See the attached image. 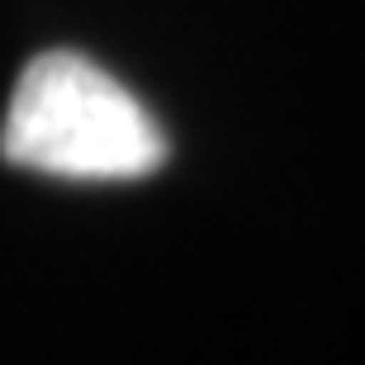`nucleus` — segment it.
<instances>
[{
    "mask_svg": "<svg viewBox=\"0 0 365 365\" xmlns=\"http://www.w3.org/2000/svg\"><path fill=\"white\" fill-rule=\"evenodd\" d=\"M0 157L57 180H143L171 157L162 123L91 57L53 48L14 81Z\"/></svg>",
    "mask_w": 365,
    "mask_h": 365,
    "instance_id": "nucleus-1",
    "label": "nucleus"
}]
</instances>
